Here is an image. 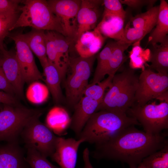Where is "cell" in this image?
Returning <instances> with one entry per match:
<instances>
[{
    "mask_svg": "<svg viewBox=\"0 0 168 168\" xmlns=\"http://www.w3.org/2000/svg\"><path fill=\"white\" fill-rule=\"evenodd\" d=\"M167 144L164 134L150 135L132 125L95 145L91 154L97 160L119 161L136 168L144 158Z\"/></svg>",
    "mask_w": 168,
    "mask_h": 168,
    "instance_id": "obj_1",
    "label": "cell"
},
{
    "mask_svg": "<svg viewBox=\"0 0 168 168\" xmlns=\"http://www.w3.org/2000/svg\"><path fill=\"white\" fill-rule=\"evenodd\" d=\"M132 125H141L126 113L107 110L95 112L89 118L77 139L95 145L100 143L122 130Z\"/></svg>",
    "mask_w": 168,
    "mask_h": 168,
    "instance_id": "obj_2",
    "label": "cell"
},
{
    "mask_svg": "<svg viewBox=\"0 0 168 168\" xmlns=\"http://www.w3.org/2000/svg\"><path fill=\"white\" fill-rule=\"evenodd\" d=\"M138 81V77L131 68L126 69L115 74L113 78L111 86L96 112L105 110L126 113L135 104Z\"/></svg>",
    "mask_w": 168,
    "mask_h": 168,
    "instance_id": "obj_3",
    "label": "cell"
},
{
    "mask_svg": "<svg viewBox=\"0 0 168 168\" xmlns=\"http://www.w3.org/2000/svg\"><path fill=\"white\" fill-rule=\"evenodd\" d=\"M20 7V14L10 31L23 27L44 31H54L64 36L60 23L44 0H22Z\"/></svg>",
    "mask_w": 168,
    "mask_h": 168,
    "instance_id": "obj_4",
    "label": "cell"
},
{
    "mask_svg": "<svg viewBox=\"0 0 168 168\" xmlns=\"http://www.w3.org/2000/svg\"><path fill=\"white\" fill-rule=\"evenodd\" d=\"M96 58L95 55L87 58L70 57L65 82L67 101L70 107L73 108L83 96Z\"/></svg>",
    "mask_w": 168,
    "mask_h": 168,
    "instance_id": "obj_5",
    "label": "cell"
},
{
    "mask_svg": "<svg viewBox=\"0 0 168 168\" xmlns=\"http://www.w3.org/2000/svg\"><path fill=\"white\" fill-rule=\"evenodd\" d=\"M39 110L27 108L20 105H4L0 111V141L16 142L25 126L41 114Z\"/></svg>",
    "mask_w": 168,
    "mask_h": 168,
    "instance_id": "obj_6",
    "label": "cell"
},
{
    "mask_svg": "<svg viewBox=\"0 0 168 168\" xmlns=\"http://www.w3.org/2000/svg\"><path fill=\"white\" fill-rule=\"evenodd\" d=\"M126 113L135 118L142 126L144 131L148 134H159L168 128V102L162 101L158 104H146L143 106L134 105Z\"/></svg>",
    "mask_w": 168,
    "mask_h": 168,
    "instance_id": "obj_7",
    "label": "cell"
},
{
    "mask_svg": "<svg viewBox=\"0 0 168 168\" xmlns=\"http://www.w3.org/2000/svg\"><path fill=\"white\" fill-rule=\"evenodd\" d=\"M37 117L25 126L21 135L26 148H33L47 158L54 153L58 137Z\"/></svg>",
    "mask_w": 168,
    "mask_h": 168,
    "instance_id": "obj_8",
    "label": "cell"
},
{
    "mask_svg": "<svg viewBox=\"0 0 168 168\" xmlns=\"http://www.w3.org/2000/svg\"><path fill=\"white\" fill-rule=\"evenodd\" d=\"M168 74L144 69L139 77L135 96V104L143 106L153 99H158L167 92Z\"/></svg>",
    "mask_w": 168,
    "mask_h": 168,
    "instance_id": "obj_9",
    "label": "cell"
},
{
    "mask_svg": "<svg viewBox=\"0 0 168 168\" xmlns=\"http://www.w3.org/2000/svg\"><path fill=\"white\" fill-rule=\"evenodd\" d=\"M47 2L59 20L65 36L73 41L77 28V15L81 0H49Z\"/></svg>",
    "mask_w": 168,
    "mask_h": 168,
    "instance_id": "obj_10",
    "label": "cell"
},
{
    "mask_svg": "<svg viewBox=\"0 0 168 168\" xmlns=\"http://www.w3.org/2000/svg\"><path fill=\"white\" fill-rule=\"evenodd\" d=\"M7 37L14 41L16 55L25 82L30 83L41 80L45 81L35 63L33 53L22 39L20 33Z\"/></svg>",
    "mask_w": 168,
    "mask_h": 168,
    "instance_id": "obj_11",
    "label": "cell"
},
{
    "mask_svg": "<svg viewBox=\"0 0 168 168\" xmlns=\"http://www.w3.org/2000/svg\"><path fill=\"white\" fill-rule=\"evenodd\" d=\"M0 64L7 79L13 87L16 95L23 98L25 82L16 52L7 50L3 47L0 48Z\"/></svg>",
    "mask_w": 168,
    "mask_h": 168,
    "instance_id": "obj_12",
    "label": "cell"
},
{
    "mask_svg": "<svg viewBox=\"0 0 168 168\" xmlns=\"http://www.w3.org/2000/svg\"><path fill=\"white\" fill-rule=\"evenodd\" d=\"M82 139L58 137L54 152L50 156L61 168H75L77 152Z\"/></svg>",
    "mask_w": 168,
    "mask_h": 168,
    "instance_id": "obj_13",
    "label": "cell"
},
{
    "mask_svg": "<svg viewBox=\"0 0 168 168\" xmlns=\"http://www.w3.org/2000/svg\"><path fill=\"white\" fill-rule=\"evenodd\" d=\"M103 0H82L77 17V28L73 41L84 32L96 27L100 16L99 7Z\"/></svg>",
    "mask_w": 168,
    "mask_h": 168,
    "instance_id": "obj_14",
    "label": "cell"
},
{
    "mask_svg": "<svg viewBox=\"0 0 168 168\" xmlns=\"http://www.w3.org/2000/svg\"><path fill=\"white\" fill-rule=\"evenodd\" d=\"M100 103L89 97L83 96L74 106L69 127L77 137L89 118L96 112Z\"/></svg>",
    "mask_w": 168,
    "mask_h": 168,
    "instance_id": "obj_15",
    "label": "cell"
},
{
    "mask_svg": "<svg viewBox=\"0 0 168 168\" xmlns=\"http://www.w3.org/2000/svg\"><path fill=\"white\" fill-rule=\"evenodd\" d=\"M106 38L95 28L82 34L75 41V49L79 56L87 58L95 55Z\"/></svg>",
    "mask_w": 168,
    "mask_h": 168,
    "instance_id": "obj_16",
    "label": "cell"
},
{
    "mask_svg": "<svg viewBox=\"0 0 168 168\" xmlns=\"http://www.w3.org/2000/svg\"><path fill=\"white\" fill-rule=\"evenodd\" d=\"M125 18L118 15L103 13L102 19L96 28L104 37L120 41L124 37Z\"/></svg>",
    "mask_w": 168,
    "mask_h": 168,
    "instance_id": "obj_17",
    "label": "cell"
},
{
    "mask_svg": "<svg viewBox=\"0 0 168 168\" xmlns=\"http://www.w3.org/2000/svg\"><path fill=\"white\" fill-rule=\"evenodd\" d=\"M0 168H30L16 142L0 147Z\"/></svg>",
    "mask_w": 168,
    "mask_h": 168,
    "instance_id": "obj_18",
    "label": "cell"
},
{
    "mask_svg": "<svg viewBox=\"0 0 168 168\" xmlns=\"http://www.w3.org/2000/svg\"><path fill=\"white\" fill-rule=\"evenodd\" d=\"M20 35L37 57L41 65L48 61L44 30L32 29L28 33H20Z\"/></svg>",
    "mask_w": 168,
    "mask_h": 168,
    "instance_id": "obj_19",
    "label": "cell"
},
{
    "mask_svg": "<svg viewBox=\"0 0 168 168\" xmlns=\"http://www.w3.org/2000/svg\"><path fill=\"white\" fill-rule=\"evenodd\" d=\"M149 61L151 63L150 69H153L164 74H168V38L160 44H152Z\"/></svg>",
    "mask_w": 168,
    "mask_h": 168,
    "instance_id": "obj_20",
    "label": "cell"
},
{
    "mask_svg": "<svg viewBox=\"0 0 168 168\" xmlns=\"http://www.w3.org/2000/svg\"><path fill=\"white\" fill-rule=\"evenodd\" d=\"M45 77V82L53 100L57 104L61 101L63 95L60 86L62 80L57 69L50 63L48 60L41 65Z\"/></svg>",
    "mask_w": 168,
    "mask_h": 168,
    "instance_id": "obj_21",
    "label": "cell"
},
{
    "mask_svg": "<svg viewBox=\"0 0 168 168\" xmlns=\"http://www.w3.org/2000/svg\"><path fill=\"white\" fill-rule=\"evenodd\" d=\"M71 118L66 109L60 106L52 108L46 119V125L56 133L64 132L70 127Z\"/></svg>",
    "mask_w": 168,
    "mask_h": 168,
    "instance_id": "obj_22",
    "label": "cell"
},
{
    "mask_svg": "<svg viewBox=\"0 0 168 168\" xmlns=\"http://www.w3.org/2000/svg\"><path fill=\"white\" fill-rule=\"evenodd\" d=\"M156 27L150 35L148 42L153 44L160 43L168 38V4L164 0H161Z\"/></svg>",
    "mask_w": 168,
    "mask_h": 168,
    "instance_id": "obj_23",
    "label": "cell"
},
{
    "mask_svg": "<svg viewBox=\"0 0 168 168\" xmlns=\"http://www.w3.org/2000/svg\"><path fill=\"white\" fill-rule=\"evenodd\" d=\"M53 50L54 54L58 57L64 78L66 75L70 58L69 47L72 41L57 32L53 31Z\"/></svg>",
    "mask_w": 168,
    "mask_h": 168,
    "instance_id": "obj_24",
    "label": "cell"
},
{
    "mask_svg": "<svg viewBox=\"0 0 168 168\" xmlns=\"http://www.w3.org/2000/svg\"><path fill=\"white\" fill-rule=\"evenodd\" d=\"M116 41L108 42L96 58L97 64L94 73L92 82L94 85L102 81L106 75L108 64L111 54L116 44Z\"/></svg>",
    "mask_w": 168,
    "mask_h": 168,
    "instance_id": "obj_25",
    "label": "cell"
},
{
    "mask_svg": "<svg viewBox=\"0 0 168 168\" xmlns=\"http://www.w3.org/2000/svg\"><path fill=\"white\" fill-rule=\"evenodd\" d=\"M159 11V6L153 7L146 12L132 17L133 27L150 32L156 24Z\"/></svg>",
    "mask_w": 168,
    "mask_h": 168,
    "instance_id": "obj_26",
    "label": "cell"
},
{
    "mask_svg": "<svg viewBox=\"0 0 168 168\" xmlns=\"http://www.w3.org/2000/svg\"><path fill=\"white\" fill-rule=\"evenodd\" d=\"M131 45L116 41L115 46L110 55L106 75L114 76L126 58L125 51Z\"/></svg>",
    "mask_w": 168,
    "mask_h": 168,
    "instance_id": "obj_27",
    "label": "cell"
},
{
    "mask_svg": "<svg viewBox=\"0 0 168 168\" xmlns=\"http://www.w3.org/2000/svg\"><path fill=\"white\" fill-rule=\"evenodd\" d=\"M49 90L47 86L38 81L30 83L26 92V97L31 103L36 104H42L48 99Z\"/></svg>",
    "mask_w": 168,
    "mask_h": 168,
    "instance_id": "obj_28",
    "label": "cell"
},
{
    "mask_svg": "<svg viewBox=\"0 0 168 168\" xmlns=\"http://www.w3.org/2000/svg\"><path fill=\"white\" fill-rule=\"evenodd\" d=\"M141 163L146 168H168V144L145 157Z\"/></svg>",
    "mask_w": 168,
    "mask_h": 168,
    "instance_id": "obj_29",
    "label": "cell"
},
{
    "mask_svg": "<svg viewBox=\"0 0 168 168\" xmlns=\"http://www.w3.org/2000/svg\"><path fill=\"white\" fill-rule=\"evenodd\" d=\"M114 76H108L106 78L96 84H89L84 91L83 96L89 97L100 103L104 98L106 89L107 87L110 88L111 86Z\"/></svg>",
    "mask_w": 168,
    "mask_h": 168,
    "instance_id": "obj_30",
    "label": "cell"
},
{
    "mask_svg": "<svg viewBox=\"0 0 168 168\" xmlns=\"http://www.w3.org/2000/svg\"><path fill=\"white\" fill-rule=\"evenodd\" d=\"M20 11L0 13V48L4 46L3 41L16 21Z\"/></svg>",
    "mask_w": 168,
    "mask_h": 168,
    "instance_id": "obj_31",
    "label": "cell"
},
{
    "mask_svg": "<svg viewBox=\"0 0 168 168\" xmlns=\"http://www.w3.org/2000/svg\"><path fill=\"white\" fill-rule=\"evenodd\" d=\"M26 159L30 168H61L49 162L35 149L27 148Z\"/></svg>",
    "mask_w": 168,
    "mask_h": 168,
    "instance_id": "obj_32",
    "label": "cell"
},
{
    "mask_svg": "<svg viewBox=\"0 0 168 168\" xmlns=\"http://www.w3.org/2000/svg\"><path fill=\"white\" fill-rule=\"evenodd\" d=\"M150 32L147 30L131 28L127 26L124 28L123 38L120 41L132 45V44L140 42Z\"/></svg>",
    "mask_w": 168,
    "mask_h": 168,
    "instance_id": "obj_33",
    "label": "cell"
},
{
    "mask_svg": "<svg viewBox=\"0 0 168 168\" xmlns=\"http://www.w3.org/2000/svg\"><path fill=\"white\" fill-rule=\"evenodd\" d=\"M104 13L117 14L125 17L126 12L119 0H103Z\"/></svg>",
    "mask_w": 168,
    "mask_h": 168,
    "instance_id": "obj_34",
    "label": "cell"
},
{
    "mask_svg": "<svg viewBox=\"0 0 168 168\" xmlns=\"http://www.w3.org/2000/svg\"><path fill=\"white\" fill-rule=\"evenodd\" d=\"M22 2L19 0H0V13L20 11Z\"/></svg>",
    "mask_w": 168,
    "mask_h": 168,
    "instance_id": "obj_35",
    "label": "cell"
},
{
    "mask_svg": "<svg viewBox=\"0 0 168 168\" xmlns=\"http://www.w3.org/2000/svg\"><path fill=\"white\" fill-rule=\"evenodd\" d=\"M0 90L14 96L15 91L7 79L2 68L0 63Z\"/></svg>",
    "mask_w": 168,
    "mask_h": 168,
    "instance_id": "obj_36",
    "label": "cell"
},
{
    "mask_svg": "<svg viewBox=\"0 0 168 168\" xmlns=\"http://www.w3.org/2000/svg\"><path fill=\"white\" fill-rule=\"evenodd\" d=\"M122 4H124L134 8H138L145 5H148L151 8L156 0H120Z\"/></svg>",
    "mask_w": 168,
    "mask_h": 168,
    "instance_id": "obj_37",
    "label": "cell"
},
{
    "mask_svg": "<svg viewBox=\"0 0 168 168\" xmlns=\"http://www.w3.org/2000/svg\"><path fill=\"white\" fill-rule=\"evenodd\" d=\"M1 104L11 105H19L18 101L14 96L0 91V104Z\"/></svg>",
    "mask_w": 168,
    "mask_h": 168,
    "instance_id": "obj_38",
    "label": "cell"
},
{
    "mask_svg": "<svg viewBox=\"0 0 168 168\" xmlns=\"http://www.w3.org/2000/svg\"><path fill=\"white\" fill-rule=\"evenodd\" d=\"M90 152L88 148H86L83 152V159L84 161L83 168H94L90 160Z\"/></svg>",
    "mask_w": 168,
    "mask_h": 168,
    "instance_id": "obj_39",
    "label": "cell"
},
{
    "mask_svg": "<svg viewBox=\"0 0 168 168\" xmlns=\"http://www.w3.org/2000/svg\"><path fill=\"white\" fill-rule=\"evenodd\" d=\"M136 168H146L141 163Z\"/></svg>",
    "mask_w": 168,
    "mask_h": 168,
    "instance_id": "obj_40",
    "label": "cell"
}]
</instances>
